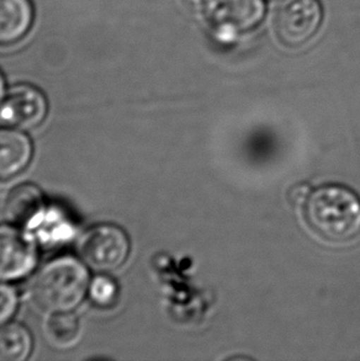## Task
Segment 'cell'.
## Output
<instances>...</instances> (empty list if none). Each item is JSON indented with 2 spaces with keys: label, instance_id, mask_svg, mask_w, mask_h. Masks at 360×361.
I'll use <instances>...</instances> for the list:
<instances>
[{
  "label": "cell",
  "instance_id": "cell-1",
  "mask_svg": "<svg viewBox=\"0 0 360 361\" xmlns=\"http://www.w3.org/2000/svg\"><path fill=\"white\" fill-rule=\"evenodd\" d=\"M89 268L79 257L64 254L44 264L31 283L35 303L44 312H73L88 298Z\"/></svg>",
  "mask_w": 360,
  "mask_h": 361
},
{
  "label": "cell",
  "instance_id": "cell-2",
  "mask_svg": "<svg viewBox=\"0 0 360 361\" xmlns=\"http://www.w3.org/2000/svg\"><path fill=\"white\" fill-rule=\"evenodd\" d=\"M305 217L327 240L347 242L360 233V199L344 186H322L305 202Z\"/></svg>",
  "mask_w": 360,
  "mask_h": 361
},
{
  "label": "cell",
  "instance_id": "cell-3",
  "mask_svg": "<svg viewBox=\"0 0 360 361\" xmlns=\"http://www.w3.org/2000/svg\"><path fill=\"white\" fill-rule=\"evenodd\" d=\"M77 253L94 271L112 273L126 263L131 253V240L120 226L99 224L79 237Z\"/></svg>",
  "mask_w": 360,
  "mask_h": 361
},
{
  "label": "cell",
  "instance_id": "cell-4",
  "mask_svg": "<svg viewBox=\"0 0 360 361\" xmlns=\"http://www.w3.org/2000/svg\"><path fill=\"white\" fill-rule=\"evenodd\" d=\"M322 21L320 0H282L274 16V31L282 46L301 49L316 36Z\"/></svg>",
  "mask_w": 360,
  "mask_h": 361
},
{
  "label": "cell",
  "instance_id": "cell-5",
  "mask_svg": "<svg viewBox=\"0 0 360 361\" xmlns=\"http://www.w3.org/2000/svg\"><path fill=\"white\" fill-rule=\"evenodd\" d=\"M265 11L264 0H206L203 14L216 34L232 39L257 29Z\"/></svg>",
  "mask_w": 360,
  "mask_h": 361
},
{
  "label": "cell",
  "instance_id": "cell-6",
  "mask_svg": "<svg viewBox=\"0 0 360 361\" xmlns=\"http://www.w3.org/2000/svg\"><path fill=\"white\" fill-rule=\"evenodd\" d=\"M39 263V243L29 231L0 225V281L18 283L34 273Z\"/></svg>",
  "mask_w": 360,
  "mask_h": 361
},
{
  "label": "cell",
  "instance_id": "cell-7",
  "mask_svg": "<svg viewBox=\"0 0 360 361\" xmlns=\"http://www.w3.org/2000/svg\"><path fill=\"white\" fill-rule=\"evenodd\" d=\"M49 100L41 89L31 84L10 88L0 103V125L31 131L47 118Z\"/></svg>",
  "mask_w": 360,
  "mask_h": 361
},
{
  "label": "cell",
  "instance_id": "cell-8",
  "mask_svg": "<svg viewBox=\"0 0 360 361\" xmlns=\"http://www.w3.org/2000/svg\"><path fill=\"white\" fill-rule=\"evenodd\" d=\"M47 209L44 192L39 186L25 183L10 190L5 199L4 215L10 224L31 233L42 220Z\"/></svg>",
  "mask_w": 360,
  "mask_h": 361
},
{
  "label": "cell",
  "instance_id": "cell-9",
  "mask_svg": "<svg viewBox=\"0 0 360 361\" xmlns=\"http://www.w3.org/2000/svg\"><path fill=\"white\" fill-rule=\"evenodd\" d=\"M34 152V143L26 131L0 127V183L11 180L26 171Z\"/></svg>",
  "mask_w": 360,
  "mask_h": 361
},
{
  "label": "cell",
  "instance_id": "cell-10",
  "mask_svg": "<svg viewBox=\"0 0 360 361\" xmlns=\"http://www.w3.org/2000/svg\"><path fill=\"white\" fill-rule=\"evenodd\" d=\"M34 19L31 0H0V46L14 44L24 39Z\"/></svg>",
  "mask_w": 360,
  "mask_h": 361
},
{
  "label": "cell",
  "instance_id": "cell-11",
  "mask_svg": "<svg viewBox=\"0 0 360 361\" xmlns=\"http://www.w3.org/2000/svg\"><path fill=\"white\" fill-rule=\"evenodd\" d=\"M34 350V337L28 327L9 322L0 327V361H25Z\"/></svg>",
  "mask_w": 360,
  "mask_h": 361
},
{
  "label": "cell",
  "instance_id": "cell-12",
  "mask_svg": "<svg viewBox=\"0 0 360 361\" xmlns=\"http://www.w3.org/2000/svg\"><path fill=\"white\" fill-rule=\"evenodd\" d=\"M76 233V226L68 216L59 209H47L42 220L32 231V235L39 244L62 245L72 240Z\"/></svg>",
  "mask_w": 360,
  "mask_h": 361
},
{
  "label": "cell",
  "instance_id": "cell-13",
  "mask_svg": "<svg viewBox=\"0 0 360 361\" xmlns=\"http://www.w3.org/2000/svg\"><path fill=\"white\" fill-rule=\"evenodd\" d=\"M80 332L79 318L73 312L51 314L46 324V334L49 341L59 347H68L77 341Z\"/></svg>",
  "mask_w": 360,
  "mask_h": 361
},
{
  "label": "cell",
  "instance_id": "cell-14",
  "mask_svg": "<svg viewBox=\"0 0 360 361\" xmlns=\"http://www.w3.org/2000/svg\"><path fill=\"white\" fill-rule=\"evenodd\" d=\"M120 296V288L115 279L109 274L97 273L90 279L88 298L90 302L99 308H110L117 302Z\"/></svg>",
  "mask_w": 360,
  "mask_h": 361
},
{
  "label": "cell",
  "instance_id": "cell-15",
  "mask_svg": "<svg viewBox=\"0 0 360 361\" xmlns=\"http://www.w3.org/2000/svg\"><path fill=\"white\" fill-rule=\"evenodd\" d=\"M19 293L10 283L0 281V327L11 322L19 308Z\"/></svg>",
  "mask_w": 360,
  "mask_h": 361
},
{
  "label": "cell",
  "instance_id": "cell-16",
  "mask_svg": "<svg viewBox=\"0 0 360 361\" xmlns=\"http://www.w3.org/2000/svg\"><path fill=\"white\" fill-rule=\"evenodd\" d=\"M311 194V189L307 184H299L294 186L290 190V201L294 205H305L308 196Z\"/></svg>",
  "mask_w": 360,
  "mask_h": 361
},
{
  "label": "cell",
  "instance_id": "cell-17",
  "mask_svg": "<svg viewBox=\"0 0 360 361\" xmlns=\"http://www.w3.org/2000/svg\"><path fill=\"white\" fill-rule=\"evenodd\" d=\"M190 9L196 10V11H203L206 0H185Z\"/></svg>",
  "mask_w": 360,
  "mask_h": 361
},
{
  "label": "cell",
  "instance_id": "cell-18",
  "mask_svg": "<svg viewBox=\"0 0 360 361\" xmlns=\"http://www.w3.org/2000/svg\"><path fill=\"white\" fill-rule=\"evenodd\" d=\"M5 94H6V92H5L4 75H3V73L0 72V103L3 102V99H4Z\"/></svg>",
  "mask_w": 360,
  "mask_h": 361
}]
</instances>
